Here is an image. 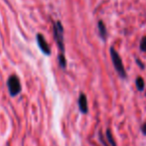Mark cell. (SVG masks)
Instances as JSON below:
<instances>
[{"instance_id":"10","label":"cell","mask_w":146,"mask_h":146,"mask_svg":"<svg viewBox=\"0 0 146 146\" xmlns=\"http://www.w3.org/2000/svg\"><path fill=\"white\" fill-rule=\"evenodd\" d=\"M139 48H140V50L142 51V52H146V36H144L141 39Z\"/></svg>"},{"instance_id":"11","label":"cell","mask_w":146,"mask_h":146,"mask_svg":"<svg viewBox=\"0 0 146 146\" xmlns=\"http://www.w3.org/2000/svg\"><path fill=\"white\" fill-rule=\"evenodd\" d=\"M98 139H100V143L104 146H110L108 145V142H106V139H104V135H102V132L100 130V132H98Z\"/></svg>"},{"instance_id":"9","label":"cell","mask_w":146,"mask_h":146,"mask_svg":"<svg viewBox=\"0 0 146 146\" xmlns=\"http://www.w3.org/2000/svg\"><path fill=\"white\" fill-rule=\"evenodd\" d=\"M58 59H59V64H60V66H61V68L66 69V67H67V61H66V58H65V56H64V54H60Z\"/></svg>"},{"instance_id":"12","label":"cell","mask_w":146,"mask_h":146,"mask_svg":"<svg viewBox=\"0 0 146 146\" xmlns=\"http://www.w3.org/2000/svg\"><path fill=\"white\" fill-rule=\"evenodd\" d=\"M141 132H142L144 135H146V122L141 125Z\"/></svg>"},{"instance_id":"13","label":"cell","mask_w":146,"mask_h":146,"mask_svg":"<svg viewBox=\"0 0 146 146\" xmlns=\"http://www.w3.org/2000/svg\"><path fill=\"white\" fill-rule=\"evenodd\" d=\"M136 63L138 64V66H139V67H140V69H142V70H143V69H144V68H145V66L143 65L142 63H141V62H140V60L136 59Z\"/></svg>"},{"instance_id":"5","label":"cell","mask_w":146,"mask_h":146,"mask_svg":"<svg viewBox=\"0 0 146 146\" xmlns=\"http://www.w3.org/2000/svg\"><path fill=\"white\" fill-rule=\"evenodd\" d=\"M78 104H79V108H80V111L82 113L86 114L88 113V98L87 96L85 94L82 92L79 96V100H78Z\"/></svg>"},{"instance_id":"4","label":"cell","mask_w":146,"mask_h":146,"mask_svg":"<svg viewBox=\"0 0 146 146\" xmlns=\"http://www.w3.org/2000/svg\"><path fill=\"white\" fill-rule=\"evenodd\" d=\"M36 39H37V43H38V46L40 48V50L44 53L45 55H51V49H50V46L49 44L46 42L45 40L44 36L42 34H38L36 36Z\"/></svg>"},{"instance_id":"2","label":"cell","mask_w":146,"mask_h":146,"mask_svg":"<svg viewBox=\"0 0 146 146\" xmlns=\"http://www.w3.org/2000/svg\"><path fill=\"white\" fill-rule=\"evenodd\" d=\"M54 29V37L55 40L57 42L60 51L62 52V54L65 53V44H64V27L62 25V23L60 21H57L54 23L53 26Z\"/></svg>"},{"instance_id":"6","label":"cell","mask_w":146,"mask_h":146,"mask_svg":"<svg viewBox=\"0 0 146 146\" xmlns=\"http://www.w3.org/2000/svg\"><path fill=\"white\" fill-rule=\"evenodd\" d=\"M98 34H100V37L104 41H106V38H108V29H106V24H104L102 20H100V21H98Z\"/></svg>"},{"instance_id":"3","label":"cell","mask_w":146,"mask_h":146,"mask_svg":"<svg viewBox=\"0 0 146 146\" xmlns=\"http://www.w3.org/2000/svg\"><path fill=\"white\" fill-rule=\"evenodd\" d=\"M7 87H8V90H9L10 94L12 96H17L21 92V84H20L19 79L16 76L9 77V79L7 81Z\"/></svg>"},{"instance_id":"7","label":"cell","mask_w":146,"mask_h":146,"mask_svg":"<svg viewBox=\"0 0 146 146\" xmlns=\"http://www.w3.org/2000/svg\"><path fill=\"white\" fill-rule=\"evenodd\" d=\"M135 86H136V88L139 90V92H143L145 88V82L143 80L142 77H137L136 80H135Z\"/></svg>"},{"instance_id":"8","label":"cell","mask_w":146,"mask_h":146,"mask_svg":"<svg viewBox=\"0 0 146 146\" xmlns=\"http://www.w3.org/2000/svg\"><path fill=\"white\" fill-rule=\"evenodd\" d=\"M106 138L108 139V142L110 143V146H117L115 140H114L113 136H112V133H111V130L110 128L106 129Z\"/></svg>"},{"instance_id":"1","label":"cell","mask_w":146,"mask_h":146,"mask_svg":"<svg viewBox=\"0 0 146 146\" xmlns=\"http://www.w3.org/2000/svg\"><path fill=\"white\" fill-rule=\"evenodd\" d=\"M110 58H111L112 64H113V67H114V69H115L116 73L118 74V76L121 79H126L127 74H126V71H125L123 62H122V60H121V57L119 56V54L116 52V50L113 47H110Z\"/></svg>"}]
</instances>
